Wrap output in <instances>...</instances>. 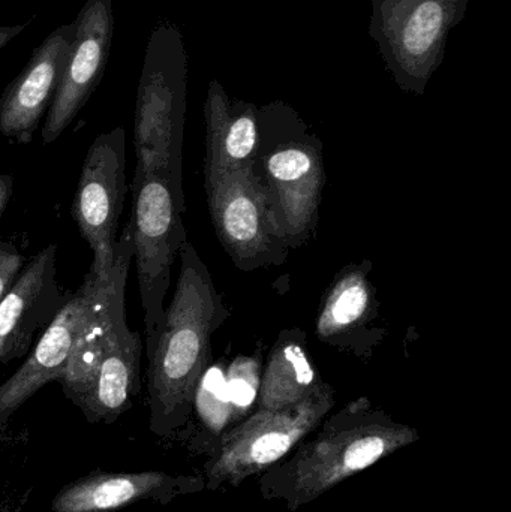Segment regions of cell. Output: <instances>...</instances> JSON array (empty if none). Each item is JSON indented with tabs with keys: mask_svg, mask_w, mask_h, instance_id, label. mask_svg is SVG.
<instances>
[{
	"mask_svg": "<svg viewBox=\"0 0 511 512\" xmlns=\"http://www.w3.org/2000/svg\"><path fill=\"white\" fill-rule=\"evenodd\" d=\"M74 33V21L54 29L33 50L23 71L8 84L0 98L3 137L20 144L32 141L56 95Z\"/></svg>",
	"mask_w": 511,
	"mask_h": 512,
	"instance_id": "cell-13",
	"label": "cell"
},
{
	"mask_svg": "<svg viewBox=\"0 0 511 512\" xmlns=\"http://www.w3.org/2000/svg\"><path fill=\"white\" fill-rule=\"evenodd\" d=\"M101 285L102 280L89 271L83 285L77 291L69 292L65 306L45 328L33 351L27 354L23 366L0 385V427L44 385L62 379Z\"/></svg>",
	"mask_w": 511,
	"mask_h": 512,
	"instance_id": "cell-10",
	"label": "cell"
},
{
	"mask_svg": "<svg viewBox=\"0 0 511 512\" xmlns=\"http://www.w3.org/2000/svg\"><path fill=\"white\" fill-rule=\"evenodd\" d=\"M179 279L149 357L150 429L168 436L185 426L209 366L210 339L227 319L212 274L186 240Z\"/></svg>",
	"mask_w": 511,
	"mask_h": 512,
	"instance_id": "cell-2",
	"label": "cell"
},
{
	"mask_svg": "<svg viewBox=\"0 0 511 512\" xmlns=\"http://www.w3.org/2000/svg\"><path fill=\"white\" fill-rule=\"evenodd\" d=\"M74 23L62 78L42 126L44 144L54 143L65 132L101 84L113 41V2L87 0Z\"/></svg>",
	"mask_w": 511,
	"mask_h": 512,
	"instance_id": "cell-9",
	"label": "cell"
},
{
	"mask_svg": "<svg viewBox=\"0 0 511 512\" xmlns=\"http://www.w3.org/2000/svg\"><path fill=\"white\" fill-rule=\"evenodd\" d=\"M206 191L213 227L237 265L251 270L254 265L275 261L279 245L288 243L254 167L206 177Z\"/></svg>",
	"mask_w": 511,
	"mask_h": 512,
	"instance_id": "cell-8",
	"label": "cell"
},
{
	"mask_svg": "<svg viewBox=\"0 0 511 512\" xmlns=\"http://www.w3.org/2000/svg\"><path fill=\"white\" fill-rule=\"evenodd\" d=\"M419 439L416 429L372 409L368 399L356 400L258 475V490L264 501L297 511Z\"/></svg>",
	"mask_w": 511,
	"mask_h": 512,
	"instance_id": "cell-1",
	"label": "cell"
},
{
	"mask_svg": "<svg viewBox=\"0 0 511 512\" xmlns=\"http://www.w3.org/2000/svg\"><path fill=\"white\" fill-rule=\"evenodd\" d=\"M467 9L468 0H372L369 36L404 92L425 93Z\"/></svg>",
	"mask_w": 511,
	"mask_h": 512,
	"instance_id": "cell-5",
	"label": "cell"
},
{
	"mask_svg": "<svg viewBox=\"0 0 511 512\" xmlns=\"http://www.w3.org/2000/svg\"><path fill=\"white\" fill-rule=\"evenodd\" d=\"M335 393L321 382L305 400L281 409H258L222 435L204 465L206 490L236 489L287 457L332 412Z\"/></svg>",
	"mask_w": 511,
	"mask_h": 512,
	"instance_id": "cell-4",
	"label": "cell"
},
{
	"mask_svg": "<svg viewBox=\"0 0 511 512\" xmlns=\"http://www.w3.org/2000/svg\"><path fill=\"white\" fill-rule=\"evenodd\" d=\"M195 402L209 426H225L233 418L225 376L218 369L206 370L198 385Z\"/></svg>",
	"mask_w": 511,
	"mask_h": 512,
	"instance_id": "cell-20",
	"label": "cell"
},
{
	"mask_svg": "<svg viewBox=\"0 0 511 512\" xmlns=\"http://www.w3.org/2000/svg\"><path fill=\"white\" fill-rule=\"evenodd\" d=\"M57 246H45L24 264L0 301V364L29 354L35 334L53 322L69 294L56 280Z\"/></svg>",
	"mask_w": 511,
	"mask_h": 512,
	"instance_id": "cell-12",
	"label": "cell"
},
{
	"mask_svg": "<svg viewBox=\"0 0 511 512\" xmlns=\"http://www.w3.org/2000/svg\"><path fill=\"white\" fill-rule=\"evenodd\" d=\"M126 191V132L117 126L99 134L87 150L72 201V218L93 252L90 271L102 282L114 264Z\"/></svg>",
	"mask_w": 511,
	"mask_h": 512,
	"instance_id": "cell-7",
	"label": "cell"
},
{
	"mask_svg": "<svg viewBox=\"0 0 511 512\" xmlns=\"http://www.w3.org/2000/svg\"><path fill=\"white\" fill-rule=\"evenodd\" d=\"M188 95V53L179 27L159 21L150 33L134 114L137 170L167 177L185 212L182 149Z\"/></svg>",
	"mask_w": 511,
	"mask_h": 512,
	"instance_id": "cell-3",
	"label": "cell"
},
{
	"mask_svg": "<svg viewBox=\"0 0 511 512\" xmlns=\"http://www.w3.org/2000/svg\"><path fill=\"white\" fill-rule=\"evenodd\" d=\"M143 342L120 319L105 346L78 408L90 423H113L132 406L140 390V358Z\"/></svg>",
	"mask_w": 511,
	"mask_h": 512,
	"instance_id": "cell-16",
	"label": "cell"
},
{
	"mask_svg": "<svg viewBox=\"0 0 511 512\" xmlns=\"http://www.w3.org/2000/svg\"><path fill=\"white\" fill-rule=\"evenodd\" d=\"M261 179L288 245L305 242L317 224L323 192L320 150L302 140L281 144L264 161Z\"/></svg>",
	"mask_w": 511,
	"mask_h": 512,
	"instance_id": "cell-11",
	"label": "cell"
},
{
	"mask_svg": "<svg viewBox=\"0 0 511 512\" xmlns=\"http://www.w3.org/2000/svg\"><path fill=\"white\" fill-rule=\"evenodd\" d=\"M305 346L299 339L279 340L270 354L258 390V409L281 411L305 400L318 385Z\"/></svg>",
	"mask_w": 511,
	"mask_h": 512,
	"instance_id": "cell-17",
	"label": "cell"
},
{
	"mask_svg": "<svg viewBox=\"0 0 511 512\" xmlns=\"http://www.w3.org/2000/svg\"><path fill=\"white\" fill-rule=\"evenodd\" d=\"M33 18H30L29 21H24V23L14 24V26H0V50L5 48L12 39L17 38L30 23H32Z\"/></svg>",
	"mask_w": 511,
	"mask_h": 512,
	"instance_id": "cell-23",
	"label": "cell"
},
{
	"mask_svg": "<svg viewBox=\"0 0 511 512\" xmlns=\"http://www.w3.org/2000/svg\"><path fill=\"white\" fill-rule=\"evenodd\" d=\"M206 490L200 477L165 472L87 475L63 487L53 499V512H113L141 501L170 504L179 496Z\"/></svg>",
	"mask_w": 511,
	"mask_h": 512,
	"instance_id": "cell-14",
	"label": "cell"
},
{
	"mask_svg": "<svg viewBox=\"0 0 511 512\" xmlns=\"http://www.w3.org/2000/svg\"><path fill=\"white\" fill-rule=\"evenodd\" d=\"M24 264L26 262L23 255L18 252L17 246L8 240L0 239V301L14 285Z\"/></svg>",
	"mask_w": 511,
	"mask_h": 512,
	"instance_id": "cell-21",
	"label": "cell"
},
{
	"mask_svg": "<svg viewBox=\"0 0 511 512\" xmlns=\"http://www.w3.org/2000/svg\"><path fill=\"white\" fill-rule=\"evenodd\" d=\"M260 110L251 102L231 99L218 80L207 90L206 177L225 176L254 167L260 152Z\"/></svg>",
	"mask_w": 511,
	"mask_h": 512,
	"instance_id": "cell-15",
	"label": "cell"
},
{
	"mask_svg": "<svg viewBox=\"0 0 511 512\" xmlns=\"http://www.w3.org/2000/svg\"><path fill=\"white\" fill-rule=\"evenodd\" d=\"M372 306V289L368 277L359 267L347 268L336 277L318 316L317 336L332 342L356 330L368 319Z\"/></svg>",
	"mask_w": 511,
	"mask_h": 512,
	"instance_id": "cell-18",
	"label": "cell"
},
{
	"mask_svg": "<svg viewBox=\"0 0 511 512\" xmlns=\"http://www.w3.org/2000/svg\"><path fill=\"white\" fill-rule=\"evenodd\" d=\"M183 212L167 177L135 171L131 227L138 286L144 310L147 358L155 348L164 321V301L170 288L171 267L188 240Z\"/></svg>",
	"mask_w": 511,
	"mask_h": 512,
	"instance_id": "cell-6",
	"label": "cell"
},
{
	"mask_svg": "<svg viewBox=\"0 0 511 512\" xmlns=\"http://www.w3.org/2000/svg\"><path fill=\"white\" fill-rule=\"evenodd\" d=\"M260 381V364L255 358L240 357L231 364L225 376V384L234 420L242 417L257 400Z\"/></svg>",
	"mask_w": 511,
	"mask_h": 512,
	"instance_id": "cell-19",
	"label": "cell"
},
{
	"mask_svg": "<svg viewBox=\"0 0 511 512\" xmlns=\"http://www.w3.org/2000/svg\"><path fill=\"white\" fill-rule=\"evenodd\" d=\"M12 195H14V177L11 174L0 173V219H2Z\"/></svg>",
	"mask_w": 511,
	"mask_h": 512,
	"instance_id": "cell-22",
	"label": "cell"
}]
</instances>
